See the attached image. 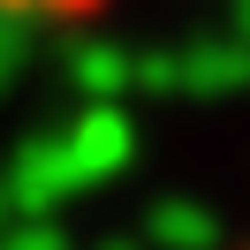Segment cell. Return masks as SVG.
Listing matches in <instances>:
<instances>
[{"mask_svg":"<svg viewBox=\"0 0 250 250\" xmlns=\"http://www.w3.org/2000/svg\"><path fill=\"white\" fill-rule=\"evenodd\" d=\"M0 8H16V16H53V23H83V16H99V8H114V0H0Z\"/></svg>","mask_w":250,"mask_h":250,"instance_id":"6da1fadb","label":"cell"},{"mask_svg":"<svg viewBox=\"0 0 250 250\" xmlns=\"http://www.w3.org/2000/svg\"><path fill=\"white\" fill-rule=\"evenodd\" d=\"M243 250H250V243H243Z\"/></svg>","mask_w":250,"mask_h":250,"instance_id":"7a4b0ae2","label":"cell"}]
</instances>
